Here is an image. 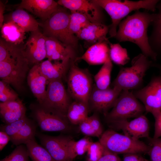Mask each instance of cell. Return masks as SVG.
I'll return each instance as SVG.
<instances>
[{
    "label": "cell",
    "mask_w": 161,
    "mask_h": 161,
    "mask_svg": "<svg viewBox=\"0 0 161 161\" xmlns=\"http://www.w3.org/2000/svg\"><path fill=\"white\" fill-rule=\"evenodd\" d=\"M70 14L66 9L60 7L40 25L42 27L43 33L45 36L55 38L75 49L78 38L69 32Z\"/></svg>",
    "instance_id": "3"
},
{
    "label": "cell",
    "mask_w": 161,
    "mask_h": 161,
    "mask_svg": "<svg viewBox=\"0 0 161 161\" xmlns=\"http://www.w3.org/2000/svg\"><path fill=\"white\" fill-rule=\"evenodd\" d=\"M29 156L32 161H55L48 151L37 143L35 139L25 144Z\"/></svg>",
    "instance_id": "29"
},
{
    "label": "cell",
    "mask_w": 161,
    "mask_h": 161,
    "mask_svg": "<svg viewBox=\"0 0 161 161\" xmlns=\"http://www.w3.org/2000/svg\"><path fill=\"white\" fill-rule=\"evenodd\" d=\"M7 18V21L17 24L25 32L35 31L40 25L32 16L22 9L18 8L10 14Z\"/></svg>",
    "instance_id": "24"
},
{
    "label": "cell",
    "mask_w": 161,
    "mask_h": 161,
    "mask_svg": "<svg viewBox=\"0 0 161 161\" xmlns=\"http://www.w3.org/2000/svg\"><path fill=\"white\" fill-rule=\"evenodd\" d=\"M29 157L26 146L21 144L17 146L10 154L1 161H28Z\"/></svg>",
    "instance_id": "34"
},
{
    "label": "cell",
    "mask_w": 161,
    "mask_h": 161,
    "mask_svg": "<svg viewBox=\"0 0 161 161\" xmlns=\"http://www.w3.org/2000/svg\"><path fill=\"white\" fill-rule=\"evenodd\" d=\"M92 1L104 9L110 17L112 23L109 26L110 37H114L117 28L122 19L130 12L140 9L154 11L160 1L158 0H143L137 1L125 0H92Z\"/></svg>",
    "instance_id": "2"
},
{
    "label": "cell",
    "mask_w": 161,
    "mask_h": 161,
    "mask_svg": "<svg viewBox=\"0 0 161 161\" xmlns=\"http://www.w3.org/2000/svg\"><path fill=\"white\" fill-rule=\"evenodd\" d=\"M33 117L41 129L46 131L68 132L72 128L68 120L41 105L32 107Z\"/></svg>",
    "instance_id": "10"
},
{
    "label": "cell",
    "mask_w": 161,
    "mask_h": 161,
    "mask_svg": "<svg viewBox=\"0 0 161 161\" xmlns=\"http://www.w3.org/2000/svg\"><path fill=\"white\" fill-rule=\"evenodd\" d=\"M88 117L79 125L80 131L87 136L96 137V134L89 122Z\"/></svg>",
    "instance_id": "40"
},
{
    "label": "cell",
    "mask_w": 161,
    "mask_h": 161,
    "mask_svg": "<svg viewBox=\"0 0 161 161\" xmlns=\"http://www.w3.org/2000/svg\"><path fill=\"white\" fill-rule=\"evenodd\" d=\"M57 2L60 6H63L70 11L83 13L91 22L102 23V8L92 0H59Z\"/></svg>",
    "instance_id": "16"
},
{
    "label": "cell",
    "mask_w": 161,
    "mask_h": 161,
    "mask_svg": "<svg viewBox=\"0 0 161 161\" xmlns=\"http://www.w3.org/2000/svg\"><path fill=\"white\" fill-rule=\"evenodd\" d=\"M5 6L1 1H0V27L1 28L4 24V14Z\"/></svg>",
    "instance_id": "45"
},
{
    "label": "cell",
    "mask_w": 161,
    "mask_h": 161,
    "mask_svg": "<svg viewBox=\"0 0 161 161\" xmlns=\"http://www.w3.org/2000/svg\"><path fill=\"white\" fill-rule=\"evenodd\" d=\"M29 63L23 49H20L12 56L0 61V78L20 90L29 70Z\"/></svg>",
    "instance_id": "6"
},
{
    "label": "cell",
    "mask_w": 161,
    "mask_h": 161,
    "mask_svg": "<svg viewBox=\"0 0 161 161\" xmlns=\"http://www.w3.org/2000/svg\"><path fill=\"white\" fill-rule=\"evenodd\" d=\"M26 109L19 99L0 103V113L5 124L18 120L26 116Z\"/></svg>",
    "instance_id": "23"
},
{
    "label": "cell",
    "mask_w": 161,
    "mask_h": 161,
    "mask_svg": "<svg viewBox=\"0 0 161 161\" xmlns=\"http://www.w3.org/2000/svg\"><path fill=\"white\" fill-rule=\"evenodd\" d=\"M45 44L46 58L50 61H61L67 58L75 60L76 58L75 48L55 38L46 37Z\"/></svg>",
    "instance_id": "18"
},
{
    "label": "cell",
    "mask_w": 161,
    "mask_h": 161,
    "mask_svg": "<svg viewBox=\"0 0 161 161\" xmlns=\"http://www.w3.org/2000/svg\"><path fill=\"white\" fill-rule=\"evenodd\" d=\"M110 48V57L111 61L115 64L124 65L129 61L130 58L127 49L123 48L119 43H109Z\"/></svg>",
    "instance_id": "33"
},
{
    "label": "cell",
    "mask_w": 161,
    "mask_h": 161,
    "mask_svg": "<svg viewBox=\"0 0 161 161\" xmlns=\"http://www.w3.org/2000/svg\"><path fill=\"white\" fill-rule=\"evenodd\" d=\"M151 64L148 57L142 53L139 54L132 59L130 67L121 68L112 83L113 87L122 91L137 88Z\"/></svg>",
    "instance_id": "4"
},
{
    "label": "cell",
    "mask_w": 161,
    "mask_h": 161,
    "mask_svg": "<svg viewBox=\"0 0 161 161\" xmlns=\"http://www.w3.org/2000/svg\"><path fill=\"white\" fill-rule=\"evenodd\" d=\"M145 112L143 105L137 100L132 92L123 90L111 111L105 115L108 122L137 117Z\"/></svg>",
    "instance_id": "8"
},
{
    "label": "cell",
    "mask_w": 161,
    "mask_h": 161,
    "mask_svg": "<svg viewBox=\"0 0 161 161\" xmlns=\"http://www.w3.org/2000/svg\"><path fill=\"white\" fill-rule=\"evenodd\" d=\"M109 26L102 23L91 22L83 28L76 36L78 39L84 40L92 45L104 41H109L106 35Z\"/></svg>",
    "instance_id": "20"
},
{
    "label": "cell",
    "mask_w": 161,
    "mask_h": 161,
    "mask_svg": "<svg viewBox=\"0 0 161 161\" xmlns=\"http://www.w3.org/2000/svg\"><path fill=\"white\" fill-rule=\"evenodd\" d=\"M159 2L156 6L158 11L157 13L154 14V18L152 22L153 31L150 37L149 38L150 45L155 52V51L161 50V1L160 3Z\"/></svg>",
    "instance_id": "28"
},
{
    "label": "cell",
    "mask_w": 161,
    "mask_h": 161,
    "mask_svg": "<svg viewBox=\"0 0 161 161\" xmlns=\"http://www.w3.org/2000/svg\"><path fill=\"white\" fill-rule=\"evenodd\" d=\"M92 142L87 137L83 138L77 141L71 139L67 145L68 151L70 158L73 160L77 156L83 154L87 151Z\"/></svg>",
    "instance_id": "31"
},
{
    "label": "cell",
    "mask_w": 161,
    "mask_h": 161,
    "mask_svg": "<svg viewBox=\"0 0 161 161\" xmlns=\"http://www.w3.org/2000/svg\"><path fill=\"white\" fill-rule=\"evenodd\" d=\"M36 132L35 124L28 119L18 132L10 139V141L17 146L25 144L29 141L35 139Z\"/></svg>",
    "instance_id": "27"
},
{
    "label": "cell",
    "mask_w": 161,
    "mask_h": 161,
    "mask_svg": "<svg viewBox=\"0 0 161 161\" xmlns=\"http://www.w3.org/2000/svg\"><path fill=\"white\" fill-rule=\"evenodd\" d=\"M97 161H122V160L117 154L111 152L104 148V151L102 156Z\"/></svg>",
    "instance_id": "41"
},
{
    "label": "cell",
    "mask_w": 161,
    "mask_h": 161,
    "mask_svg": "<svg viewBox=\"0 0 161 161\" xmlns=\"http://www.w3.org/2000/svg\"><path fill=\"white\" fill-rule=\"evenodd\" d=\"M10 140V137L5 132L2 131H0V150L1 151Z\"/></svg>",
    "instance_id": "44"
},
{
    "label": "cell",
    "mask_w": 161,
    "mask_h": 161,
    "mask_svg": "<svg viewBox=\"0 0 161 161\" xmlns=\"http://www.w3.org/2000/svg\"><path fill=\"white\" fill-rule=\"evenodd\" d=\"M109 42L104 41L92 45L82 56L77 57L75 61L83 60L90 65L103 64L110 59Z\"/></svg>",
    "instance_id": "19"
},
{
    "label": "cell",
    "mask_w": 161,
    "mask_h": 161,
    "mask_svg": "<svg viewBox=\"0 0 161 161\" xmlns=\"http://www.w3.org/2000/svg\"><path fill=\"white\" fill-rule=\"evenodd\" d=\"M46 37L38 29L31 32L23 47L24 55L29 63H40L46 58Z\"/></svg>",
    "instance_id": "15"
},
{
    "label": "cell",
    "mask_w": 161,
    "mask_h": 161,
    "mask_svg": "<svg viewBox=\"0 0 161 161\" xmlns=\"http://www.w3.org/2000/svg\"><path fill=\"white\" fill-rule=\"evenodd\" d=\"M103 151L104 148L99 141L92 142L87 151L88 161H97L102 156Z\"/></svg>",
    "instance_id": "38"
},
{
    "label": "cell",
    "mask_w": 161,
    "mask_h": 161,
    "mask_svg": "<svg viewBox=\"0 0 161 161\" xmlns=\"http://www.w3.org/2000/svg\"><path fill=\"white\" fill-rule=\"evenodd\" d=\"M108 123L112 129L121 130L125 135L133 139L138 140L143 137H149V123L144 115H141L130 121L124 120Z\"/></svg>",
    "instance_id": "13"
},
{
    "label": "cell",
    "mask_w": 161,
    "mask_h": 161,
    "mask_svg": "<svg viewBox=\"0 0 161 161\" xmlns=\"http://www.w3.org/2000/svg\"><path fill=\"white\" fill-rule=\"evenodd\" d=\"M153 66H154L157 67V68L159 69L160 70L161 72V65L159 64H153Z\"/></svg>",
    "instance_id": "46"
},
{
    "label": "cell",
    "mask_w": 161,
    "mask_h": 161,
    "mask_svg": "<svg viewBox=\"0 0 161 161\" xmlns=\"http://www.w3.org/2000/svg\"><path fill=\"white\" fill-rule=\"evenodd\" d=\"M133 93L143 103L146 113L154 117L161 112V76L153 78L145 87Z\"/></svg>",
    "instance_id": "11"
},
{
    "label": "cell",
    "mask_w": 161,
    "mask_h": 161,
    "mask_svg": "<svg viewBox=\"0 0 161 161\" xmlns=\"http://www.w3.org/2000/svg\"><path fill=\"white\" fill-rule=\"evenodd\" d=\"M91 22L84 14L76 11H70L69 30L70 33L76 35Z\"/></svg>",
    "instance_id": "32"
},
{
    "label": "cell",
    "mask_w": 161,
    "mask_h": 161,
    "mask_svg": "<svg viewBox=\"0 0 161 161\" xmlns=\"http://www.w3.org/2000/svg\"><path fill=\"white\" fill-rule=\"evenodd\" d=\"M112 64L111 59L104 63L94 77L95 86L100 89H105L109 87L111 74Z\"/></svg>",
    "instance_id": "30"
},
{
    "label": "cell",
    "mask_w": 161,
    "mask_h": 161,
    "mask_svg": "<svg viewBox=\"0 0 161 161\" xmlns=\"http://www.w3.org/2000/svg\"><path fill=\"white\" fill-rule=\"evenodd\" d=\"M39 64H35L30 70L27 81L32 92L41 104L45 97L46 85L49 82L41 72Z\"/></svg>",
    "instance_id": "21"
},
{
    "label": "cell",
    "mask_w": 161,
    "mask_h": 161,
    "mask_svg": "<svg viewBox=\"0 0 161 161\" xmlns=\"http://www.w3.org/2000/svg\"><path fill=\"white\" fill-rule=\"evenodd\" d=\"M154 17V14L136 10L121 21L114 38L119 42L134 43L140 48L142 54L156 60L157 53L151 48L147 35L148 28L152 23Z\"/></svg>",
    "instance_id": "1"
},
{
    "label": "cell",
    "mask_w": 161,
    "mask_h": 161,
    "mask_svg": "<svg viewBox=\"0 0 161 161\" xmlns=\"http://www.w3.org/2000/svg\"><path fill=\"white\" fill-rule=\"evenodd\" d=\"M154 117L155 120L154 133L153 138L156 139L161 137V112Z\"/></svg>",
    "instance_id": "42"
},
{
    "label": "cell",
    "mask_w": 161,
    "mask_h": 161,
    "mask_svg": "<svg viewBox=\"0 0 161 161\" xmlns=\"http://www.w3.org/2000/svg\"><path fill=\"white\" fill-rule=\"evenodd\" d=\"M89 110L88 105L80 101L74 100L68 108L67 118L73 125H79L88 117Z\"/></svg>",
    "instance_id": "26"
},
{
    "label": "cell",
    "mask_w": 161,
    "mask_h": 161,
    "mask_svg": "<svg viewBox=\"0 0 161 161\" xmlns=\"http://www.w3.org/2000/svg\"><path fill=\"white\" fill-rule=\"evenodd\" d=\"M75 63L74 60H72L69 68L67 80L68 90L74 100L88 105L93 87L92 78L87 70L79 68Z\"/></svg>",
    "instance_id": "7"
},
{
    "label": "cell",
    "mask_w": 161,
    "mask_h": 161,
    "mask_svg": "<svg viewBox=\"0 0 161 161\" xmlns=\"http://www.w3.org/2000/svg\"><path fill=\"white\" fill-rule=\"evenodd\" d=\"M90 124L94 132L96 137L100 138L103 134V128L98 117L96 114H94L88 117Z\"/></svg>",
    "instance_id": "39"
},
{
    "label": "cell",
    "mask_w": 161,
    "mask_h": 161,
    "mask_svg": "<svg viewBox=\"0 0 161 161\" xmlns=\"http://www.w3.org/2000/svg\"><path fill=\"white\" fill-rule=\"evenodd\" d=\"M59 6L53 0H22L18 8L26 9L44 21L59 8Z\"/></svg>",
    "instance_id": "17"
},
{
    "label": "cell",
    "mask_w": 161,
    "mask_h": 161,
    "mask_svg": "<svg viewBox=\"0 0 161 161\" xmlns=\"http://www.w3.org/2000/svg\"><path fill=\"white\" fill-rule=\"evenodd\" d=\"M123 161H149L140 154L131 153L124 154Z\"/></svg>",
    "instance_id": "43"
},
{
    "label": "cell",
    "mask_w": 161,
    "mask_h": 161,
    "mask_svg": "<svg viewBox=\"0 0 161 161\" xmlns=\"http://www.w3.org/2000/svg\"><path fill=\"white\" fill-rule=\"evenodd\" d=\"M148 138L149 147L148 154L151 161H161V138Z\"/></svg>",
    "instance_id": "35"
},
{
    "label": "cell",
    "mask_w": 161,
    "mask_h": 161,
    "mask_svg": "<svg viewBox=\"0 0 161 161\" xmlns=\"http://www.w3.org/2000/svg\"><path fill=\"white\" fill-rule=\"evenodd\" d=\"M71 103L61 80L59 79L49 82L45 97L42 103L40 105L67 119V112Z\"/></svg>",
    "instance_id": "9"
},
{
    "label": "cell",
    "mask_w": 161,
    "mask_h": 161,
    "mask_svg": "<svg viewBox=\"0 0 161 161\" xmlns=\"http://www.w3.org/2000/svg\"><path fill=\"white\" fill-rule=\"evenodd\" d=\"M122 91L115 87L102 90L95 86H93L88 101L89 109L90 108L105 115L109 109L113 107Z\"/></svg>",
    "instance_id": "14"
},
{
    "label": "cell",
    "mask_w": 161,
    "mask_h": 161,
    "mask_svg": "<svg viewBox=\"0 0 161 161\" xmlns=\"http://www.w3.org/2000/svg\"><path fill=\"white\" fill-rule=\"evenodd\" d=\"M1 32L3 39L16 45L22 44L25 37V32L17 24L12 21H7L4 23Z\"/></svg>",
    "instance_id": "25"
},
{
    "label": "cell",
    "mask_w": 161,
    "mask_h": 161,
    "mask_svg": "<svg viewBox=\"0 0 161 161\" xmlns=\"http://www.w3.org/2000/svg\"><path fill=\"white\" fill-rule=\"evenodd\" d=\"M99 141L104 148L116 154L148 153L149 147L139 140L120 134L112 129L103 133Z\"/></svg>",
    "instance_id": "5"
},
{
    "label": "cell",
    "mask_w": 161,
    "mask_h": 161,
    "mask_svg": "<svg viewBox=\"0 0 161 161\" xmlns=\"http://www.w3.org/2000/svg\"><path fill=\"white\" fill-rule=\"evenodd\" d=\"M72 60H73L67 58L53 62L47 59L39 64V69L49 82L61 79L69 68Z\"/></svg>",
    "instance_id": "22"
},
{
    "label": "cell",
    "mask_w": 161,
    "mask_h": 161,
    "mask_svg": "<svg viewBox=\"0 0 161 161\" xmlns=\"http://www.w3.org/2000/svg\"><path fill=\"white\" fill-rule=\"evenodd\" d=\"M9 84L2 80L0 81V100L4 103L18 99V95L9 86Z\"/></svg>",
    "instance_id": "37"
},
{
    "label": "cell",
    "mask_w": 161,
    "mask_h": 161,
    "mask_svg": "<svg viewBox=\"0 0 161 161\" xmlns=\"http://www.w3.org/2000/svg\"><path fill=\"white\" fill-rule=\"evenodd\" d=\"M36 135L55 161H72L67 150V145L72 139L68 136H53L36 132Z\"/></svg>",
    "instance_id": "12"
},
{
    "label": "cell",
    "mask_w": 161,
    "mask_h": 161,
    "mask_svg": "<svg viewBox=\"0 0 161 161\" xmlns=\"http://www.w3.org/2000/svg\"><path fill=\"white\" fill-rule=\"evenodd\" d=\"M28 119L25 116L16 121L1 126L0 131L5 132L11 139L18 132Z\"/></svg>",
    "instance_id": "36"
}]
</instances>
